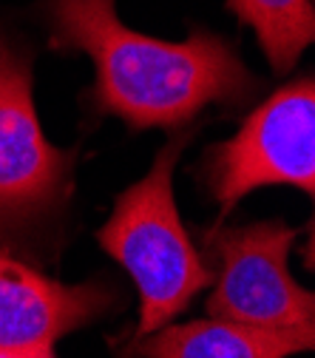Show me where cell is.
Segmentation results:
<instances>
[{
    "label": "cell",
    "mask_w": 315,
    "mask_h": 358,
    "mask_svg": "<svg viewBox=\"0 0 315 358\" xmlns=\"http://www.w3.org/2000/svg\"><path fill=\"white\" fill-rule=\"evenodd\" d=\"M43 12L54 49L94 63L97 111L131 131L182 128L207 106H239L261 85L213 31L193 29L179 43L148 37L119 20L117 0H46Z\"/></svg>",
    "instance_id": "1"
},
{
    "label": "cell",
    "mask_w": 315,
    "mask_h": 358,
    "mask_svg": "<svg viewBox=\"0 0 315 358\" xmlns=\"http://www.w3.org/2000/svg\"><path fill=\"white\" fill-rule=\"evenodd\" d=\"M191 134L165 143L151 171L122 191L97 231L100 248L131 276L140 296L137 338L170 324L213 282V267L191 242L173 199V168Z\"/></svg>",
    "instance_id": "2"
},
{
    "label": "cell",
    "mask_w": 315,
    "mask_h": 358,
    "mask_svg": "<svg viewBox=\"0 0 315 358\" xmlns=\"http://www.w3.org/2000/svg\"><path fill=\"white\" fill-rule=\"evenodd\" d=\"M205 185L221 213L258 188L290 185L315 194V80L304 74L270 94L228 143L210 145Z\"/></svg>",
    "instance_id": "3"
},
{
    "label": "cell",
    "mask_w": 315,
    "mask_h": 358,
    "mask_svg": "<svg viewBox=\"0 0 315 358\" xmlns=\"http://www.w3.org/2000/svg\"><path fill=\"white\" fill-rule=\"evenodd\" d=\"M298 231L279 219L205 234L216 264L207 316L270 330H315V299L287 267Z\"/></svg>",
    "instance_id": "4"
},
{
    "label": "cell",
    "mask_w": 315,
    "mask_h": 358,
    "mask_svg": "<svg viewBox=\"0 0 315 358\" xmlns=\"http://www.w3.org/2000/svg\"><path fill=\"white\" fill-rule=\"evenodd\" d=\"M74 151L54 148L40 128L31 60L0 34V234L57 210L71 191Z\"/></svg>",
    "instance_id": "5"
},
{
    "label": "cell",
    "mask_w": 315,
    "mask_h": 358,
    "mask_svg": "<svg viewBox=\"0 0 315 358\" xmlns=\"http://www.w3.org/2000/svg\"><path fill=\"white\" fill-rule=\"evenodd\" d=\"M114 296L97 282L63 285L0 253V350L52 347L100 319Z\"/></svg>",
    "instance_id": "6"
},
{
    "label": "cell",
    "mask_w": 315,
    "mask_h": 358,
    "mask_svg": "<svg viewBox=\"0 0 315 358\" xmlns=\"http://www.w3.org/2000/svg\"><path fill=\"white\" fill-rule=\"evenodd\" d=\"M315 330H270L224 319L165 324L133 341L140 358H290L312 350Z\"/></svg>",
    "instance_id": "7"
},
{
    "label": "cell",
    "mask_w": 315,
    "mask_h": 358,
    "mask_svg": "<svg viewBox=\"0 0 315 358\" xmlns=\"http://www.w3.org/2000/svg\"><path fill=\"white\" fill-rule=\"evenodd\" d=\"M228 9L253 29L276 74L290 71L315 40L312 0H228Z\"/></svg>",
    "instance_id": "8"
},
{
    "label": "cell",
    "mask_w": 315,
    "mask_h": 358,
    "mask_svg": "<svg viewBox=\"0 0 315 358\" xmlns=\"http://www.w3.org/2000/svg\"><path fill=\"white\" fill-rule=\"evenodd\" d=\"M0 358H54L52 347H9L0 350Z\"/></svg>",
    "instance_id": "9"
}]
</instances>
